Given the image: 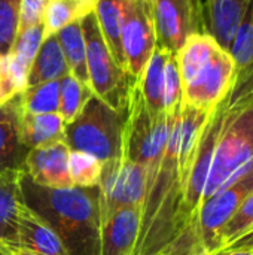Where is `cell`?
Returning a JSON list of instances; mask_svg holds the SVG:
<instances>
[{
  "mask_svg": "<svg viewBox=\"0 0 253 255\" xmlns=\"http://www.w3.org/2000/svg\"><path fill=\"white\" fill-rule=\"evenodd\" d=\"M24 205L39 215L61 239L69 255H98V187L46 188L25 172L19 178Z\"/></svg>",
  "mask_w": 253,
  "mask_h": 255,
  "instance_id": "6da1fadb",
  "label": "cell"
},
{
  "mask_svg": "<svg viewBox=\"0 0 253 255\" xmlns=\"http://www.w3.org/2000/svg\"><path fill=\"white\" fill-rule=\"evenodd\" d=\"M174 55L182 78L183 103L203 111L215 109L237 76V67L228 49L210 34L195 33Z\"/></svg>",
  "mask_w": 253,
  "mask_h": 255,
  "instance_id": "7a4b0ae2",
  "label": "cell"
},
{
  "mask_svg": "<svg viewBox=\"0 0 253 255\" xmlns=\"http://www.w3.org/2000/svg\"><path fill=\"white\" fill-rule=\"evenodd\" d=\"M216 111L219 131L203 202L253 170V97L237 102L222 99Z\"/></svg>",
  "mask_w": 253,
  "mask_h": 255,
  "instance_id": "3957f363",
  "label": "cell"
},
{
  "mask_svg": "<svg viewBox=\"0 0 253 255\" xmlns=\"http://www.w3.org/2000/svg\"><path fill=\"white\" fill-rule=\"evenodd\" d=\"M127 112H119L91 96L81 114L64 128V142L72 151L94 155L101 163L124 157Z\"/></svg>",
  "mask_w": 253,
  "mask_h": 255,
  "instance_id": "277c9868",
  "label": "cell"
},
{
  "mask_svg": "<svg viewBox=\"0 0 253 255\" xmlns=\"http://www.w3.org/2000/svg\"><path fill=\"white\" fill-rule=\"evenodd\" d=\"M171 115L152 114L137 82H131L124 130V157L145 166L149 172L160 167L169 139Z\"/></svg>",
  "mask_w": 253,
  "mask_h": 255,
  "instance_id": "5b68a950",
  "label": "cell"
},
{
  "mask_svg": "<svg viewBox=\"0 0 253 255\" xmlns=\"http://www.w3.org/2000/svg\"><path fill=\"white\" fill-rule=\"evenodd\" d=\"M85 45L89 87L98 99L119 112H127L131 79L118 64L106 45L95 13L91 12L81 19Z\"/></svg>",
  "mask_w": 253,
  "mask_h": 255,
  "instance_id": "8992f818",
  "label": "cell"
},
{
  "mask_svg": "<svg viewBox=\"0 0 253 255\" xmlns=\"http://www.w3.org/2000/svg\"><path fill=\"white\" fill-rule=\"evenodd\" d=\"M100 221L125 206H142L146 187L148 169L125 158L103 163L98 182Z\"/></svg>",
  "mask_w": 253,
  "mask_h": 255,
  "instance_id": "52a82bcc",
  "label": "cell"
},
{
  "mask_svg": "<svg viewBox=\"0 0 253 255\" xmlns=\"http://www.w3.org/2000/svg\"><path fill=\"white\" fill-rule=\"evenodd\" d=\"M251 193H253V170L201 203L195 226L198 255H212L221 250L219 233L222 227Z\"/></svg>",
  "mask_w": 253,
  "mask_h": 255,
  "instance_id": "ba28073f",
  "label": "cell"
},
{
  "mask_svg": "<svg viewBox=\"0 0 253 255\" xmlns=\"http://www.w3.org/2000/svg\"><path fill=\"white\" fill-rule=\"evenodd\" d=\"M155 48L157 34L151 0H127L122 22V52L125 72L133 82L142 78Z\"/></svg>",
  "mask_w": 253,
  "mask_h": 255,
  "instance_id": "9c48e42d",
  "label": "cell"
},
{
  "mask_svg": "<svg viewBox=\"0 0 253 255\" xmlns=\"http://www.w3.org/2000/svg\"><path fill=\"white\" fill-rule=\"evenodd\" d=\"M157 46L176 54L186 39L204 33L201 0H151Z\"/></svg>",
  "mask_w": 253,
  "mask_h": 255,
  "instance_id": "30bf717a",
  "label": "cell"
},
{
  "mask_svg": "<svg viewBox=\"0 0 253 255\" xmlns=\"http://www.w3.org/2000/svg\"><path fill=\"white\" fill-rule=\"evenodd\" d=\"M18 96L0 106V179L21 176L30 151L21 136Z\"/></svg>",
  "mask_w": 253,
  "mask_h": 255,
  "instance_id": "8fae6325",
  "label": "cell"
},
{
  "mask_svg": "<svg viewBox=\"0 0 253 255\" xmlns=\"http://www.w3.org/2000/svg\"><path fill=\"white\" fill-rule=\"evenodd\" d=\"M69 146L57 140L28 151L25 158V175L37 185L46 188L73 187L69 175Z\"/></svg>",
  "mask_w": 253,
  "mask_h": 255,
  "instance_id": "7c38bea8",
  "label": "cell"
},
{
  "mask_svg": "<svg viewBox=\"0 0 253 255\" xmlns=\"http://www.w3.org/2000/svg\"><path fill=\"white\" fill-rule=\"evenodd\" d=\"M142 206H125L101 221L98 255H133L140 230Z\"/></svg>",
  "mask_w": 253,
  "mask_h": 255,
  "instance_id": "4fadbf2b",
  "label": "cell"
},
{
  "mask_svg": "<svg viewBox=\"0 0 253 255\" xmlns=\"http://www.w3.org/2000/svg\"><path fill=\"white\" fill-rule=\"evenodd\" d=\"M18 247L36 255H69L58 235L25 205L18 220Z\"/></svg>",
  "mask_w": 253,
  "mask_h": 255,
  "instance_id": "5bb4252c",
  "label": "cell"
},
{
  "mask_svg": "<svg viewBox=\"0 0 253 255\" xmlns=\"http://www.w3.org/2000/svg\"><path fill=\"white\" fill-rule=\"evenodd\" d=\"M249 0H204V33L210 34L222 48L228 49L236 27Z\"/></svg>",
  "mask_w": 253,
  "mask_h": 255,
  "instance_id": "9a60e30c",
  "label": "cell"
},
{
  "mask_svg": "<svg viewBox=\"0 0 253 255\" xmlns=\"http://www.w3.org/2000/svg\"><path fill=\"white\" fill-rule=\"evenodd\" d=\"M69 66L61 51L60 42L55 34L46 36L33 60L27 87L39 85L43 82L60 81L69 75Z\"/></svg>",
  "mask_w": 253,
  "mask_h": 255,
  "instance_id": "2e32d148",
  "label": "cell"
},
{
  "mask_svg": "<svg viewBox=\"0 0 253 255\" xmlns=\"http://www.w3.org/2000/svg\"><path fill=\"white\" fill-rule=\"evenodd\" d=\"M19 124L22 140L28 149L39 148L57 140H64L66 123L58 112L33 115L21 111Z\"/></svg>",
  "mask_w": 253,
  "mask_h": 255,
  "instance_id": "e0dca14e",
  "label": "cell"
},
{
  "mask_svg": "<svg viewBox=\"0 0 253 255\" xmlns=\"http://www.w3.org/2000/svg\"><path fill=\"white\" fill-rule=\"evenodd\" d=\"M127 0H97L94 13L101 31V36L113 54L118 64L125 70L122 52V22ZM127 73V72H125Z\"/></svg>",
  "mask_w": 253,
  "mask_h": 255,
  "instance_id": "ac0fdd59",
  "label": "cell"
},
{
  "mask_svg": "<svg viewBox=\"0 0 253 255\" xmlns=\"http://www.w3.org/2000/svg\"><path fill=\"white\" fill-rule=\"evenodd\" d=\"M19 178L0 179V245L18 247V220L24 206Z\"/></svg>",
  "mask_w": 253,
  "mask_h": 255,
  "instance_id": "d6986e66",
  "label": "cell"
},
{
  "mask_svg": "<svg viewBox=\"0 0 253 255\" xmlns=\"http://www.w3.org/2000/svg\"><path fill=\"white\" fill-rule=\"evenodd\" d=\"M170 54L157 46L142 78L137 81L148 109L155 115L164 112V70Z\"/></svg>",
  "mask_w": 253,
  "mask_h": 255,
  "instance_id": "ffe728a7",
  "label": "cell"
},
{
  "mask_svg": "<svg viewBox=\"0 0 253 255\" xmlns=\"http://www.w3.org/2000/svg\"><path fill=\"white\" fill-rule=\"evenodd\" d=\"M55 36L60 42L70 75H73L78 81L89 87V76H88V66H86V45H85L81 21L66 25Z\"/></svg>",
  "mask_w": 253,
  "mask_h": 255,
  "instance_id": "44dd1931",
  "label": "cell"
},
{
  "mask_svg": "<svg viewBox=\"0 0 253 255\" xmlns=\"http://www.w3.org/2000/svg\"><path fill=\"white\" fill-rule=\"evenodd\" d=\"M95 0H49L43 15V33L57 34L66 25L81 21L94 12Z\"/></svg>",
  "mask_w": 253,
  "mask_h": 255,
  "instance_id": "7402d4cb",
  "label": "cell"
},
{
  "mask_svg": "<svg viewBox=\"0 0 253 255\" xmlns=\"http://www.w3.org/2000/svg\"><path fill=\"white\" fill-rule=\"evenodd\" d=\"M228 52L234 58L237 73L253 63V0H249L236 27Z\"/></svg>",
  "mask_w": 253,
  "mask_h": 255,
  "instance_id": "603a6c76",
  "label": "cell"
},
{
  "mask_svg": "<svg viewBox=\"0 0 253 255\" xmlns=\"http://www.w3.org/2000/svg\"><path fill=\"white\" fill-rule=\"evenodd\" d=\"M21 111L25 114H52L58 112L60 103V81L43 82L27 87L19 96Z\"/></svg>",
  "mask_w": 253,
  "mask_h": 255,
  "instance_id": "cb8c5ba5",
  "label": "cell"
},
{
  "mask_svg": "<svg viewBox=\"0 0 253 255\" xmlns=\"http://www.w3.org/2000/svg\"><path fill=\"white\" fill-rule=\"evenodd\" d=\"M92 90L78 81L73 75H66L60 79V103L58 114L61 115L66 124L72 123L84 109L89 97L92 96Z\"/></svg>",
  "mask_w": 253,
  "mask_h": 255,
  "instance_id": "d4e9b609",
  "label": "cell"
},
{
  "mask_svg": "<svg viewBox=\"0 0 253 255\" xmlns=\"http://www.w3.org/2000/svg\"><path fill=\"white\" fill-rule=\"evenodd\" d=\"M103 163L91 154L82 151L69 152V175L73 187L91 188L100 182Z\"/></svg>",
  "mask_w": 253,
  "mask_h": 255,
  "instance_id": "484cf974",
  "label": "cell"
},
{
  "mask_svg": "<svg viewBox=\"0 0 253 255\" xmlns=\"http://www.w3.org/2000/svg\"><path fill=\"white\" fill-rule=\"evenodd\" d=\"M253 229V193H251L242 205L237 208V211L233 214V217L228 220V223L222 227L219 233V245L221 250L246 235ZM219 250V251H221Z\"/></svg>",
  "mask_w": 253,
  "mask_h": 255,
  "instance_id": "4316f807",
  "label": "cell"
},
{
  "mask_svg": "<svg viewBox=\"0 0 253 255\" xmlns=\"http://www.w3.org/2000/svg\"><path fill=\"white\" fill-rule=\"evenodd\" d=\"M21 0H0V57H6L16 39Z\"/></svg>",
  "mask_w": 253,
  "mask_h": 255,
  "instance_id": "83f0119b",
  "label": "cell"
},
{
  "mask_svg": "<svg viewBox=\"0 0 253 255\" xmlns=\"http://www.w3.org/2000/svg\"><path fill=\"white\" fill-rule=\"evenodd\" d=\"M183 105V88L176 55L170 54L164 70V112L173 114Z\"/></svg>",
  "mask_w": 253,
  "mask_h": 255,
  "instance_id": "f1b7e54d",
  "label": "cell"
},
{
  "mask_svg": "<svg viewBox=\"0 0 253 255\" xmlns=\"http://www.w3.org/2000/svg\"><path fill=\"white\" fill-rule=\"evenodd\" d=\"M48 1L49 0H21L18 33H22L30 27L43 24V15Z\"/></svg>",
  "mask_w": 253,
  "mask_h": 255,
  "instance_id": "f546056e",
  "label": "cell"
},
{
  "mask_svg": "<svg viewBox=\"0 0 253 255\" xmlns=\"http://www.w3.org/2000/svg\"><path fill=\"white\" fill-rule=\"evenodd\" d=\"M248 97H253V63L248 69L237 73L231 90L225 96L228 102H237Z\"/></svg>",
  "mask_w": 253,
  "mask_h": 255,
  "instance_id": "4dcf8cb0",
  "label": "cell"
},
{
  "mask_svg": "<svg viewBox=\"0 0 253 255\" xmlns=\"http://www.w3.org/2000/svg\"><path fill=\"white\" fill-rule=\"evenodd\" d=\"M221 251H252L253 253V229L246 235H243L242 238H239L237 241H234L233 244H230L228 247L222 248Z\"/></svg>",
  "mask_w": 253,
  "mask_h": 255,
  "instance_id": "1f68e13d",
  "label": "cell"
},
{
  "mask_svg": "<svg viewBox=\"0 0 253 255\" xmlns=\"http://www.w3.org/2000/svg\"><path fill=\"white\" fill-rule=\"evenodd\" d=\"M0 250L4 253V255H36L30 251H25L19 247H9V245H0Z\"/></svg>",
  "mask_w": 253,
  "mask_h": 255,
  "instance_id": "d6a6232c",
  "label": "cell"
},
{
  "mask_svg": "<svg viewBox=\"0 0 253 255\" xmlns=\"http://www.w3.org/2000/svg\"><path fill=\"white\" fill-rule=\"evenodd\" d=\"M212 255H253L252 251H218Z\"/></svg>",
  "mask_w": 253,
  "mask_h": 255,
  "instance_id": "836d02e7",
  "label": "cell"
},
{
  "mask_svg": "<svg viewBox=\"0 0 253 255\" xmlns=\"http://www.w3.org/2000/svg\"><path fill=\"white\" fill-rule=\"evenodd\" d=\"M0 255H4V253H3V251H1V250H0Z\"/></svg>",
  "mask_w": 253,
  "mask_h": 255,
  "instance_id": "e575fe53",
  "label": "cell"
},
{
  "mask_svg": "<svg viewBox=\"0 0 253 255\" xmlns=\"http://www.w3.org/2000/svg\"><path fill=\"white\" fill-rule=\"evenodd\" d=\"M95 1H97V0H95Z\"/></svg>",
  "mask_w": 253,
  "mask_h": 255,
  "instance_id": "d590c367",
  "label": "cell"
}]
</instances>
